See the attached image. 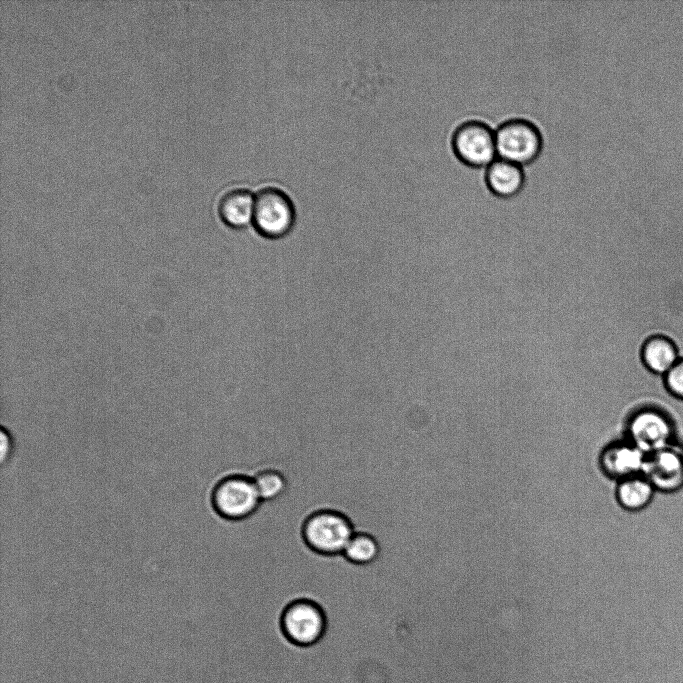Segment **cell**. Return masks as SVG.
<instances>
[{
    "mask_svg": "<svg viewBox=\"0 0 683 683\" xmlns=\"http://www.w3.org/2000/svg\"><path fill=\"white\" fill-rule=\"evenodd\" d=\"M262 500L252 478L244 475H224L209 491V504L221 518L238 521L251 516Z\"/></svg>",
    "mask_w": 683,
    "mask_h": 683,
    "instance_id": "6da1fadb",
    "label": "cell"
},
{
    "mask_svg": "<svg viewBox=\"0 0 683 683\" xmlns=\"http://www.w3.org/2000/svg\"><path fill=\"white\" fill-rule=\"evenodd\" d=\"M280 635L289 644L312 647L328 633V619L323 608L314 601L300 599L283 610L279 621Z\"/></svg>",
    "mask_w": 683,
    "mask_h": 683,
    "instance_id": "7a4b0ae2",
    "label": "cell"
},
{
    "mask_svg": "<svg viewBox=\"0 0 683 683\" xmlns=\"http://www.w3.org/2000/svg\"><path fill=\"white\" fill-rule=\"evenodd\" d=\"M354 534L351 521L342 513L332 510L312 514L303 526L307 545L323 555L343 554Z\"/></svg>",
    "mask_w": 683,
    "mask_h": 683,
    "instance_id": "3957f363",
    "label": "cell"
},
{
    "mask_svg": "<svg viewBox=\"0 0 683 683\" xmlns=\"http://www.w3.org/2000/svg\"><path fill=\"white\" fill-rule=\"evenodd\" d=\"M295 222L291 198L280 188L267 186L255 195L253 224L265 238L278 239L287 235Z\"/></svg>",
    "mask_w": 683,
    "mask_h": 683,
    "instance_id": "277c9868",
    "label": "cell"
},
{
    "mask_svg": "<svg viewBox=\"0 0 683 683\" xmlns=\"http://www.w3.org/2000/svg\"><path fill=\"white\" fill-rule=\"evenodd\" d=\"M495 140L498 157L520 165L535 160L543 146L539 128L524 118L502 122L495 130Z\"/></svg>",
    "mask_w": 683,
    "mask_h": 683,
    "instance_id": "5b68a950",
    "label": "cell"
},
{
    "mask_svg": "<svg viewBox=\"0 0 683 683\" xmlns=\"http://www.w3.org/2000/svg\"><path fill=\"white\" fill-rule=\"evenodd\" d=\"M451 143L457 158L471 167H487L497 156L495 130L480 120L461 123Z\"/></svg>",
    "mask_w": 683,
    "mask_h": 683,
    "instance_id": "8992f818",
    "label": "cell"
},
{
    "mask_svg": "<svg viewBox=\"0 0 683 683\" xmlns=\"http://www.w3.org/2000/svg\"><path fill=\"white\" fill-rule=\"evenodd\" d=\"M629 433L632 444L647 455L671 446L674 428L663 412L647 408L634 415Z\"/></svg>",
    "mask_w": 683,
    "mask_h": 683,
    "instance_id": "52a82bcc",
    "label": "cell"
},
{
    "mask_svg": "<svg viewBox=\"0 0 683 683\" xmlns=\"http://www.w3.org/2000/svg\"><path fill=\"white\" fill-rule=\"evenodd\" d=\"M644 476L661 492H674L683 487V455L669 446L646 455L642 469Z\"/></svg>",
    "mask_w": 683,
    "mask_h": 683,
    "instance_id": "ba28073f",
    "label": "cell"
},
{
    "mask_svg": "<svg viewBox=\"0 0 683 683\" xmlns=\"http://www.w3.org/2000/svg\"><path fill=\"white\" fill-rule=\"evenodd\" d=\"M255 196L247 188H233L219 198L217 212L221 221L233 229L253 223Z\"/></svg>",
    "mask_w": 683,
    "mask_h": 683,
    "instance_id": "9c48e42d",
    "label": "cell"
},
{
    "mask_svg": "<svg viewBox=\"0 0 683 683\" xmlns=\"http://www.w3.org/2000/svg\"><path fill=\"white\" fill-rule=\"evenodd\" d=\"M485 182L493 194L508 198L521 191L525 173L522 165L498 157L486 167Z\"/></svg>",
    "mask_w": 683,
    "mask_h": 683,
    "instance_id": "30bf717a",
    "label": "cell"
},
{
    "mask_svg": "<svg viewBox=\"0 0 683 683\" xmlns=\"http://www.w3.org/2000/svg\"><path fill=\"white\" fill-rule=\"evenodd\" d=\"M646 454L631 444L616 445L609 448L603 455L604 469L611 475L632 477L642 473Z\"/></svg>",
    "mask_w": 683,
    "mask_h": 683,
    "instance_id": "8fae6325",
    "label": "cell"
},
{
    "mask_svg": "<svg viewBox=\"0 0 683 683\" xmlns=\"http://www.w3.org/2000/svg\"><path fill=\"white\" fill-rule=\"evenodd\" d=\"M641 357L644 365L650 371L664 375L679 360L674 342L662 335L652 336L645 341L642 346Z\"/></svg>",
    "mask_w": 683,
    "mask_h": 683,
    "instance_id": "7c38bea8",
    "label": "cell"
},
{
    "mask_svg": "<svg viewBox=\"0 0 683 683\" xmlns=\"http://www.w3.org/2000/svg\"><path fill=\"white\" fill-rule=\"evenodd\" d=\"M654 493V487L644 476L635 475L620 483L617 497L623 507L636 511L649 505Z\"/></svg>",
    "mask_w": 683,
    "mask_h": 683,
    "instance_id": "4fadbf2b",
    "label": "cell"
},
{
    "mask_svg": "<svg viewBox=\"0 0 683 683\" xmlns=\"http://www.w3.org/2000/svg\"><path fill=\"white\" fill-rule=\"evenodd\" d=\"M380 547L374 536L365 532H355L346 546L343 555L354 564H369L379 556Z\"/></svg>",
    "mask_w": 683,
    "mask_h": 683,
    "instance_id": "5bb4252c",
    "label": "cell"
},
{
    "mask_svg": "<svg viewBox=\"0 0 683 683\" xmlns=\"http://www.w3.org/2000/svg\"><path fill=\"white\" fill-rule=\"evenodd\" d=\"M252 479L262 501L275 500L287 490L288 483L285 476L274 469L259 471Z\"/></svg>",
    "mask_w": 683,
    "mask_h": 683,
    "instance_id": "9a60e30c",
    "label": "cell"
},
{
    "mask_svg": "<svg viewBox=\"0 0 683 683\" xmlns=\"http://www.w3.org/2000/svg\"><path fill=\"white\" fill-rule=\"evenodd\" d=\"M664 380L668 391L675 397L683 399V359H679L664 375Z\"/></svg>",
    "mask_w": 683,
    "mask_h": 683,
    "instance_id": "2e32d148",
    "label": "cell"
},
{
    "mask_svg": "<svg viewBox=\"0 0 683 683\" xmlns=\"http://www.w3.org/2000/svg\"><path fill=\"white\" fill-rule=\"evenodd\" d=\"M13 449V439L10 432L2 428L0 433V460L2 465L12 457Z\"/></svg>",
    "mask_w": 683,
    "mask_h": 683,
    "instance_id": "e0dca14e",
    "label": "cell"
},
{
    "mask_svg": "<svg viewBox=\"0 0 683 683\" xmlns=\"http://www.w3.org/2000/svg\"><path fill=\"white\" fill-rule=\"evenodd\" d=\"M308 442H309V438H308ZM309 447H310V443H309ZM310 451H311V448H310ZM311 456H312V453H311ZM312 459H313V458H312ZM312 461H313V460H312ZM313 465H314V463H313ZM314 469H315V467H314ZM315 473H316V471H315ZM316 476H317V475H316ZM317 480H318V479H317ZM318 484H319V482H318ZM319 488H320V487H319ZM320 493H321V492H320ZM321 498H322V497H321ZM322 503H323V502H322Z\"/></svg>",
    "mask_w": 683,
    "mask_h": 683,
    "instance_id": "ac0fdd59",
    "label": "cell"
}]
</instances>
